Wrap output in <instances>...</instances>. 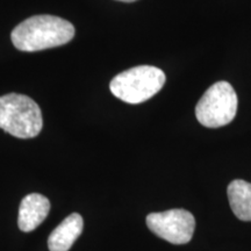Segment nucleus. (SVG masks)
<instances>
[{
	"instance_id": "f257e3e1",
	"label": "nucleus",
	"mask_w": 251,
	"mask_h": 251,
	"mask_svg": "<svg viewBox=\"0 0 251 251\" xmlns=\"http://www.w3.org/2000/svg\"><path fill=\"white\" fill-rule=\"evenodd\" d=\"M71 23L55 15H34L14 28L11 34L13 46L20 51L33 52L64 46L74 39Z\"/></svg>"
},
{
	"instance_id": "f03ea898",
	"label": "nucleus",
	"mask_w": 251,
	"mask_h": 251,
	"mask_svg": "<svg viewBox=\"0 0 251 251\" xmlns=\"http://www.w3.org/2000/svg\"><path fill=\"white\" fill-rule=\"evenodd\" d=\"M43 127L42 112L29 97L8 93L0 97V128L18 139H33Z\"/></svg>"
},
{
	"instance_id": "423d86ee",
	"label": "nucleus",
	"mask_w": 251,
	"mask_h": 251,
	"mask_svg": "<svg viewBox=\"0 0 251 251\" xmlns=\"http://www.w3.org/2000/svg\"><path fill=\"white\" fill-rule=\"evenodd\" d=\"M50 211L48 198L40 193H30L21 200L19 207L18 226L25 233L35 230L45 221Z\"/></svg>"
},
{
	"instance_id": "1a4fd4ad",
	"label": "nucleus",
	"mask_w": 251,
	"mask_h": 251,
	"mask_svg": "<svg viewBox=\"0 0 251 251\" xmlns=\"http://www.w3.org/2000/svg\"><path fill=\"white\" fill-rule=\"evenodd\" d=\"M118 1H124V2H134L136 0H118Z\"/></svg>"
},
{
	"instance_id": "20e7f679",
	"label": "nucleus",
	"mask_w": 251,
	"mask_h": 251,
	"mask_svg": "<svg viewBox=\"0 0 251 251\" xmlns=\"http://www.w3.org/2000/svg\"><path fill=\"white\" fill-rule=\"evenodd\" d=\"M238 99L227 81L213 84L197 103L196 117L203 127L219 128L230 124L237 113Z\"/></svg>"
},
{
	"instance_id": "0eeeda50",
	"label": "nucleus",
	"mask_w": 251,
	"mask_h": 251,
	"mask_svg": "<svg viewBox=\"0 0 251 251\" xmlns=\"http://www.w3.org/2000/svg\"><path fill=\"white\" fill-rule=\"evenodd\" d=\"M84 221L80 214L72 213L56 227L48 238L50 251H69L83 233Z\"/></svg>"
},
{
	"instance_id": "6e6552de",
	"label": "nucleus",
	"mask_w": 251,
	"mask_h": 251,
	"mask_svg": "<svg viewBox=\"0 0 251 251\" xmlns=\"http://www.w3.org/2000/svg\"><path fill=\"white\" fill-rule=\"evenodd\" d=\"M227 194L231 211L241 221H251V184L236 179L228 185Z\"/></svg>"
},
{
	"instance_id": "39448f33",
	"label": "nucleus",
	"mask_w": 251,
	"mask_h": 251,
	"mask_svg": "<svg viewBox=\"0 0 251 251\" xmlns=\"http://www.w3.org/2000/svg\"><path fill=\"white\" fill-rule=\"evenodd\" d=\"M147 226L156 236L172 244H186L192 240L196 219L186 209L150 213L146 219Z\"/></svg>"
},
{
	"instance_id": "7ed1b4c3",
	"label": "nucleus",
	"mask_w": 251,
	"mask_h": 251,
	"mask_svg": "<svg viewBox=\"0 0 251 251\" xmlns=\"http://www.w3.org/2000/svg\"><path fill=\"white\" fill-rule=\"evenodd\" d=\"M165 74L151 65H139L115 76L109 90L118 99L128 103H141L152 98L164 86Z\"/></svg>"
}]
</instances>
